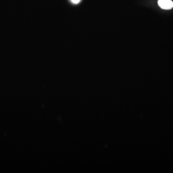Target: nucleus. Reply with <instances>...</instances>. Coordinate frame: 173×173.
<instances>
[{"label":"nucleus","instance_id":"f257e3e1","mask_svg":"<svg viewBox=\"0 0 173 173\" xmlns=\"http://www.w3.org/2000/svg\"><path fill=\"white\" fill-rule=\"evenodd\" d=\"M158 4L159 6L164 10H170L173 7L172 0H158Z\"/></svg>","mask_w":173,"mask_h":173},{"label":"nucleus","instance_id":"f03ea898","mask_svg":"<svg viewBox=\"0 0 173 173\" xmlns=\"http://www.w3.org/2000/svg\"><path fill=\"white\" fill-rule=\"evenodd\" d=\"M80 1L81 0H71L72 3H73L74 4H78Z\"/></svg>","mask_w":173,"mask_h":173}]
</instances>
